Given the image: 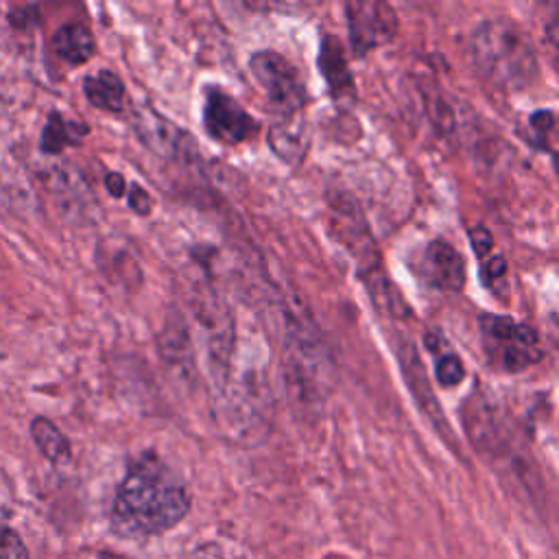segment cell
<instances>
[{
    "mask_svg": "<svg viewBox=\"0 0 559 559\" xmlns=\"http://www.w3.org/2000/svg\"><path fill=\"white\" fill-rule=\"evenodd\" d=\"M190 511L183 480L155 454H142L120 483L111 520L120 535H159Z\"/></svg>",
    "mask_w": 559,
    "mask_h": 559,
    "instance_id": "1",
    "label": "cell"
},
{
    "mask_svg": "<svg viewBox=\"0 0 559 559\" xmlns=\"http://www.w3.org/2000/svg\"><path fill=\"white\" fill-rule=\"evenodd\" d=\"M463 419L472 445L487 459L496 474L535 498V493L542 489L535 461L520 445L496 406L483 393H472L465 402Z\"/></svg>",
    "mask_w": 559,
    "mask_h": 559,
    "instance_id": "2",
    "label": "cell"
},
{
    "mask_svg": "<svg viewBox=\"0 0 559 559\" xmlns=\"http://www.w3.org/2000/svg\"><path fill=\"white\" fill-rule=\"evenodd\" d=\"M469 48L478 72L500 90H522L537 76L535 46L511 20H485L472 33Z\"/></svg>",
    "mask_w": 559,
    "mask_h": 559,
    "instance_id": "3",
    "label": "cell"
},
{
    "mask_svg": "<svg viewBox=\"0 0 559 559\" xmlns=\"http://www.w3.org/2000/svg\"><path fill=\"white\" fill-rule=\"evenodd\" d=\"M478 325L485 356L493 369L518 373L542 358L539 336L526 323L511 317L483 314Z\"/></svg>",
    "mask_w": 559,
    "mask_h": 559,
    "instance_id": "4",
    "label": "cell"
},
{
    "mask_svg": "<svg viewBox=\"0 0 559 559\" xmlns=\"http://www.w3.org/2000/svg\"><path fill=\"white\" fill-rule=\"evenodd\" d=\"M249 68L271 105L284 114H297L306 103V90L297 70L275 50H258L249 59Z\"/></svg>",
    "mask_w": 559,
    "mask_h": 559,
    "instance_id": "5",
    "label": "cell"
},
{
    "mask_svg": "<svg viewBox=\"0 0 559 559\" xmlns=\"http://www.w3.org/2000/svg\"><path fill=\"white\" fill-rule=\"evenodd\" d=\"M345 17L356 55L384 46L397 35V13L386 2H347Z\"/></svg>",
    "mask_w": 559,
    "mask_h": 559,
    "instance_id": "6",
    "label": "cell"
},
{
    "mask_svg": "<svg viewBox=\"0 0 559 559\" xmlns=\"http://www.w3.org/2000/svg\"><path fill=\"white\" fill-rule=\"evenodd\" d=\"M203 124L205 131L223 144H240L258 129L255 120L240 107V103L218 87L205 92Z\"/></svg>",
    "mask_w": 559,
    "mask_h": 559,
    "instance_id": "7",
    "label": "cell"
},
{
    "mask_svg": "<svg viewBox=\"0 0 559 559\" xmlns=\"http://www.w3.org/2000/svg\"><path fill=\"white\" fill-rule=\"evenodd\" d=\"M419 266L424 280L443 293H459L465 286L463 258L445 240H432L424 249Z\"/></svg>",
    "mask_w": 559,
    "mask_h": 559,
    "instance_id": "8",
    "label": "cell"
},
{
    "mask_svg": "<svg viewBox=\"0 0 559 559\" xmlns=\"http://www.w3.org/2000/svg\"><path fill=\"white\" fill-rule=\"evenodd\" d=\"M397 358H400V367H402V373L408 382V389L415 397V402L419 404V408L428 415V419L435 421V426L441 424V411H439V404H437V397L428 384V378L424 373V365L413 347V343H400L397 345Z\"/></svg>",
    "mask_w": 559,
    "mask_h": 559,
    "instance_id": "9",
    "label": "cell"
},
{
    "mask_svg": "<svg viewBox=\"0 0 559 559\" xmlns=\"http://www.w3.org/2000/svg\"><path fill=\"white\" fill-rule=\"evenodd\" d=\"M52 50L57 57L72 66L87 63L96 52V39L92 31L79 22L63 24L52 35Z\"/></svg>",
    "mask_w": 559,
    "mask_h": 559,
    "instance_id": "10",
    "label": "cell"
},
{
    "mask_svg": "<svg viewBox=\"0 0 559 559\" xmlns=\"http://www.w3.org/2000/svg\"><path fill=\"white\" fill-rule=\"evenodd\" d=\"M83 92H85V98L96 109H105V111L118 114L124 107V98H127L124 83L111 70H98L96 74H90L83 81Z\"/></svg>",
    "mask_w": 559,
    "mask_h": 559,
    "instance_id": "11",
    "label": "cell"
},
{
    "mask_svg": "<svg viewBox=\"0 0 559 559\" xmlns=\"http://www.w3.org/2000/svg\"><path fill=\"white\" fill-rule=\"evenodd\" d=\"M31 437L35 441V445L39 448V452L52 461V463H68L72 456V448L70 441L66 439V435L46 417H35L31 421Z\"/></svg>",
    "mask_w": 559,
    "mask_h": 559,
    "instance_id": "12",
    "label": "cell"
},
{
    "mask_svg": "<svg viewBox=\"0 0 559 559\" xmlns=\"http://www.w3.org/2000/svg\"><path fill=\"white\" fill-rule=\"evenodd\" d=\"M87 131H90L87 127L63 118L59 111H52L48 116V122L41 133V151L44 153H61L66 146L79 144Z\"/></svg>",
    "mask_w": 559,
    "mask_h": 559,
    "instance_id": "13",
    "label": "cell"
},
{
    "mask_svg": "<svg viewBox=\"0 0 559 559\" xmlns=\"http://www.w3.org/2000/svg\"><path fill=\"white\" fill-rule=\"evenodd\" d=\"M343 50H338L336 41L332 37H325V44L321 48V68L323 74L328 79V83L332 85V90H345L349 87V74L345 72V59L341 55Z\"/></svg>",
    "mask_w": 559,
    "mask_h": 559,
    "instance_id": "14",
    "label": "cell"
},
{
    "mask_svg": "<svg viewBox=\"0 0 559 559\" xmlns=\"http://www.w3.org/2000/svg\"><path fill=\"white\" fill-rule=\"evenodd\" d=\"M190 559H251L249 552L234 542H205L194 548Z\"/></svg>",
    "mask_w": 559,
    "mask_h": 559,
    "instance_id": "15",
    "label": "cell"
},
{
    "mask_svg": "<svg viewBox=\"0 0 559 559\" xmlns=\"http://www.w3.org/2000/svg\"><path fill=\"white\" fill-rule=\"evenodd\" d=\"M269 142H271L273 151L277 155H282L284 159H293V157L301 155V151H304L301 138L297 133H293L288 127H282V124L273 127V131L269 135Z\"/></svg>",
    "mask_w": 559,
    "mask_h": 559,
    "instance_id": "16",
    "label": "cell"
},
{
    "mask_svg": "<svg viewBox=\"0 0 559 559\" xmlns=\"http://www.w3.org/2000/svg\"><path fill=\"white\" fill-rule=\"evenodd\" d=\"M435 376H437L439 384H443V386H456V384L463 380L465 369H463V362L459 360V356H454V354H443V356L437 358Z\"/></svg>",
    "mask_w": 559,
    "mask_h": 559,
    "instance_id": "17",
    "label": "cell"
},
{
    "mask_svg": "<svg viewBox=\"0 0 559 559\" xmlns=\"http://www.w3.org/2000/svg\"><path fill=\"white\" fill-rule=\"evenodd\" d=\"M0 559H28L22 537L4 524H0Z\"/></svg>",
    "mask_w": 559,
    "mask_h": 559,
    "instance_id": "18",
    "label": "cell"
},
{
    "mask_svg": "<svg viewBox=\"0 0 559 559\" xmlns=\"http://www.w3.org/2000/svg\"><path fill=\"white\" fill-rule=\"evenodd\" d=\"M129 205H131V210L135 212V214H142V216H146L148 212H151V207H153V199H151V194L142 188V186H138V183H131V192H129Z\"/></svg>",
    "mask_w": 559,
    "mask_h": 559,
    "instance_id": "19",
    "label": "cell"
},
{
    "mask_svg": "<svg viewBox=\"0 0 559 559\" xmlns=\"http://www.w3.org/2000/svg\"><path fill=\"white\" fill-rule=\"evenodd\" d=\"M472 245H474V251H476L478 255H487V251H489L491 245H493V238H491L489 229L476 227V229L472 231Z\"/></svg>",
    "mask_w": 559,
    "mask_h": 559,
    "instance_id": "20",
    "label": "cell"
},
{
    "mask_svg": "<svg viewBox=\"0 0 559 559\" xmlns=\"http://www.w3.org/2000/svg\"><path fill=\"white\" fill-rule=\"evenodd\" d=\"M485 282L491 286L496 280H502L507 275V262L504 258H493L489 262H485Z\"/></svg>",
    "mask_w": 559,
    "mask_h": 559,
    "instance_id": "21",
    "label": "cell"
},
{
    "mask_svg": "<svg viewBox=\"0 0 559 559\" xmlns=\"http://www.w3.org/2000/svg\"><path fill=\"white\" fill-rule=\"evenodd\" d=\"M105 186H107V190H109V194H111L114 199H120L122 194H127V192H124L127 181H124V177H122L120 173H116V170L107 173V177H105Z\"/></svg>",
    "mask_w": 559,
    "mask_h": 559,
    "instance_id": "22",
    "label": "cell"
},
{
    "mask_svg": "<svg viewBox=\"0 0 559 559\" xmlns=\"http://www.w3.org/2000/svg\"><path fill=\"white\" fill-rule=\"evenodd\" d=\"M546 41L550 44V48L555 50L557 61H559V13H555L546 24Z\"/></svg>",
    "mask_w": 559,
    "mask_h": 559,
    "instance_id": "23",
    "label": "cell"
},
{
    "mask_svg": "<svg viewBox=\"0 0 559 559\" xmlns=\"http://www.w3.org/2000/svg\"><path fill=\"white\" fill-rule=\"evenodd\" d=\"M555 168L559 170V153H555Z\"/></svg>",
    "mask_w": 559,
    "mask_h": 559,
    "instance_id": "24",
    "label": "cell"
}]
</instances>
